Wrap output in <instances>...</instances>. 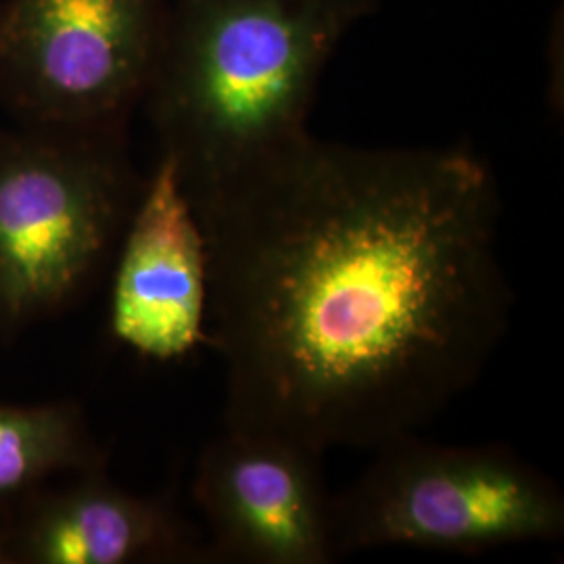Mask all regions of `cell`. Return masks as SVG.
Listing matches in <instances>:
<instances>
[{"instance_id":"6da1fadb","label":"cell","mask_w":564,"mask_h":564,"mask_svg":"<svg viewBox=\"0 0 564 564\" xmlns=\"http://www.w3.org/2000/svg\"><path fill=\"white\" fill-rule=\"evenodd\" d=\"M193 209L224 426L377 449L437 419L505 339L502 207L470 149L305 132Z\"/></svg>"},{"instance_id":"7a4b0ae2","label":"cell","mask_w":564,"mask_h":564,"mask_svg":"<svg viewBox=\"0 0 564 564\" xmlns=\"http://www.w3.org/2000/svg\"><path fill=\"white\" fill-rule=\"evenodd\" d=\"M379 0H167L142 105L197 205L302 139L324 67Z\"/></svg>"},{"instance_id":"3957f363","label":"cell","mask_w":564,"mask_h":564,"mask_svg":"<svg viewBox=\"0 0 564 564\" xmlns=\"http://www.w3.org/2000/svg\"><path fill=\"white\" fill-rule=\"evenodd\" d=\"M128 128L0 130V330L63 310L99 272L141 197Z\"/></svg>"},{"instance_id":"277c9868","label":"cell","mask_w":564,"mask_h":564,"mask_svg":"<svg viewBox=\"0 0 564 564\" xmlns=\"http://www.w3.org/2000/svg\"><path fill=\"white\" fill-rule=\"evenodd\" d=\"M337 554L370 547L484 552L563 538L564 498L547 475L500 445H440L416 433L333 498Z\"/></svg>"},{"instance_id":"5b68a950","label":"cell","mask_w":564,"mask_h":564,"mask_svg":"<svg viewBox=\"0 0 564 564\" xmlns=\"http://www.w3.org/2000/svg\"><path fill=\"white\" fill-rule=\"evenodd\" d=\"M167 0H0V107L20 126L128 128Z\"/></svg>"},{"instance_id":"8992f818","label":"cell","mask_w":564,"mask_h":564,"mask_svg":"<svg viewBox=\"0 0 564 564\" xmlns=\"http://www.w3.org/2000/svg\"><path fill=\"white\" fill-rule=\"evenodd\" d=\"M324 454L274 433L224 426L193 484L218 563L326 564L337 558Z\"/></svg>"},{"instance_id":"52a82bcc","label":"cell","mask_w":564,"mask_h":564,"mask_svg":"<svg viewBox=\"0 0 564 564\" xmlns=\"http://www.w3.org/2000/svg\"><path fill=\"white\" fill-rule=\"evenodd\" d=\"M207 305L202 224L174 163L160 155L121 235L109 326L142 358L170 362L207 343Z\"/></svg>"},{"instance_id":"ba28073f","label":"cell","mask_w":564,"mask_h":564,"mask_svg":"<svg viewBox=\"0 0 564 564\" xmlns=\"http://www.w3.org/2000/svg\"><path fill=\"white\" fill-rule=\"evenodd\" d=\"M212 561L209 547L158 496H139L101 473L42 487L0 523V564H142Z\"/></svg>"},{"instance_id":"9c48e42d","label":"cell","mask_w":564,"mask_h":564,"mask_svg":"<svg viewBox=\"0 0 564 564\" xmlns=\"http://www.w3.org/2000/svg\"><path fill=\"white\" fill-rule=\"evenodd\" d=\"M105 460L78 403H0V506L15 508L59 475L101 473Z\"/></svg>"}]
</instances>
